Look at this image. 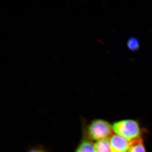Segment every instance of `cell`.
Returning <instances> with one entry per match:
<instances>
[{
	"instance_id": "obj_5",
	"label": "cell",
	"mask_w": 152,
	"mask_h": 152,
	"mask_svg": "<svg viewBox=\"0 0 152 152\" xmlns=\"http://www.w3.org/2000/svg\"><path fill=\"white\" fill-rule=\"evenodd\" d=\"M127 152H146L142 140L138 138L131 141V145Z\"/></svg>"
},
{
	"instance_id": "obj_9",
	"label": "cell",
	"mask_w": 152,
	"mask_h": 152,
	"mask_svg": "<svg viewBox=\"0 0 152 152\" xmlns=\"http://www.w3.org/2000/svg\"><path fill=\"white\" fill-rule=\"evenodd\" d=\"M53 59L55 62L56 63H59V61L58 59L56 56H53Z\"/></svg>"
},
{
	"instance_id": "obj_6",
	"label": "cell",
	"mask_w": 152,
	"mask_h": 152,
	"mask_svg": "<svg viewBox=\"0 0 152 152\" xmlns=\"http://www.w3.org/2000/svg\"><path fill=\"white\" fill-rule=\"evenodd\" d=\"M96 152H112L109 139H104L94 144Z\"/></svg>"
},
{
	"instance_id": "obj_1",
	"label": "cell",
	"mask_w": 152,
	"mask_h": 152,
	"mask_svg": "<svg viewBox=\"0 0 152 152\" xmlns=\"http://www.w3.org/2000/svg\"><path fill=\"white\" fill-rule=\"evenodd\" d=\"M113 131V126L107 121L95 119L88 125L86 130L85 132L90 140L97 142L110 138Z\"/></svg>"
},
{
	"instance_id": "obj_4",
	"label": "cell",
	"mask_w": 152,
	"mask_h": 152,
	"mask_svg": "<svg viewBox=\"0 0 152 152\" xmlns=\"http://www.w3.org/2000/svg\"><path fill=\"white\" fill-rule=\"evenodd\" d=\"M75 152H96L94 144L88 137L86 132Z\"/></svg>"
},
{
	"instance_id": "obj_7",
	"label": "cell",
	"mask_w": 152,
	"mask_h": 152,
	"mask_svg": "<svg viewBox=\"0 0 152 152\" xmlns=\"http://www.w3.org/2000/svg\"><path fill=\"white\" fill-rule=\"evenodd\" d=\"M127 47L131 51H138L140 48V42L137 38L132 37L127 42Z\"/></svg>"
},
{
	"instance_id": "obj_3",
	"label": "cell",
	"mask_w": 152,
	"mask_h": 152,
	"mask_svg": "<svg viewBox=\"0 0 152 152\" xmlns=\"http://www.w3.org/2000/svg\"><path fill=\"white\" fill-rule=\"evenodd\" d=\"M110 141L112 152H127L130 146V141L117 134L112 135Z\"/></svg>"
},
{
	"instance_id": "obj_8",
	"label": "cell",
	"mask_w": 152,
	"mask_h": 152,
	"mask_svg": "<svg viewBox=\"0 0 152 152\" xmlns=\"http://www.w3.org/2000/svg\"><path fill=\"white\" fill-rule=\"evenodd\" d=\"M27 152H48L44 148L41 146L34 147L28 150Z\"/></svg>"
},
{
	"instance_id": "obj_2",
	"label": "cell",
	"mask_w": 152,
	"mask_h": 152,
	"mask_svg": "<svg viewBox=\"0 0 152 152\" xmlns=\"http://www.w3.org/2000/svg\"><path fill=\"white\" fill-rule=\"evenodd\" d=\"M113 130L118 135L129 141L140 137L141 130L137 121L131 119L124 120L114 123Z\"/></svg>"
}]
</instances>
